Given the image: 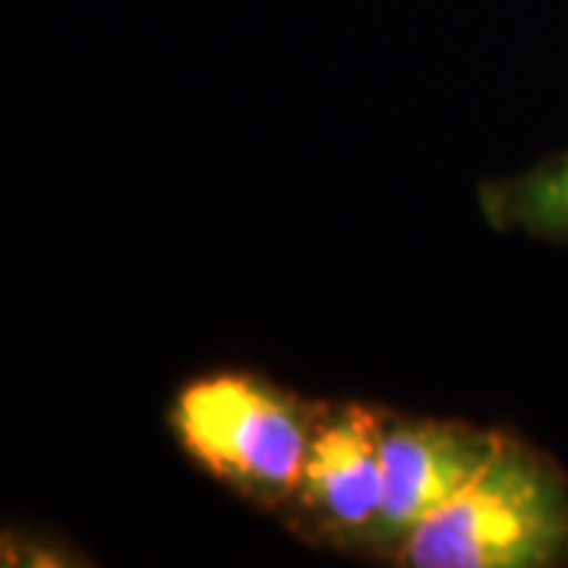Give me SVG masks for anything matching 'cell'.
Here are the masks:
<instances>
[{"mask_svg": "<svg viewBox=\"0 0 568 568\" xmlns=\"http://www.w3.org/2000/svg\"><path fill=\"white\" fill-rule=\"evenodd\" d=\"M388 566H568V474L549 452L503 429L484 467L407 534Z\"/></svg>", "mask_w": 568, "mask_h": 568, "instance_id": "obj_1", "label": "cell"}, {"mask_svg": "<svg viewBox=\"0 0 568 568\" xmlns=\"http://www.w3.org/2000/svg\"><path fill=\"white\" fill-rule=\"evenodd\" d=\"M320 407L265 376L222 369L186 379L164 424L183 458L212 480L250 506L284 511L301 487Z\"/></svg>", "mask_w": 568, "mask_h": 568, "instance_id": "obj_2", "label": "cell"}, {"mask_svg": "<svg viewBox=\"0 0 568 568\" xmlns=\"http://www.w3.org/2000/svg\"><path fill=\"white\" fill-rule=\"evenodd\" d=\"M386 407L323 402L304 477L282 515L294 534L325 549L369 556L383 518Z\"/></svg>", "mask_w": 568, "mask_h": 568, "instance_id": "obj_3", "label": "cell"}, {"mask_svg": "<svg viewBox=\"0 0 568 568\" xmlns=\"http://www.w3.org/2000/svg\"><path fill=\"white\" fill-rule=\"evenodd\" d=\"M480 212L496 231L568 246V152L480 186Z\"/></svg>", "mask_w": 568, "mask_h": 568, "instance_id": "obj_5", "label": "cell"}, {"mask_svg": "<svg viewBox=\"0 0 568 568\" xmlns=\"http://www.w3.org/2000/svg\"><path fill=\"white\" fill-rule=\"evenodd\" d=\"M503 429L448 417H417L386 407L383 518L369 559L392 562L407 534L424 525L484 467Z\"/></svg>", "mask_w": 568, "mask_h": 568, "instance_id": "obj_4", "label": "cell"}, {"mask_svg": "<svg viewBox=\"0 0 568 568\" xmlns=\"http://www.w3.org/2000/svg\"><path fill=\"white\" fill-rule=\"evenodd\" d=\"M82 552L70 537L61 530L39 528V525H22L7 521L0 525V566H29V568H73L95 566L92 559H82Z\"/></svg>", "mask_w": 568, "mask_h": 568, "instance_id": "obj_6", "label": "cell"}]
</instances>
